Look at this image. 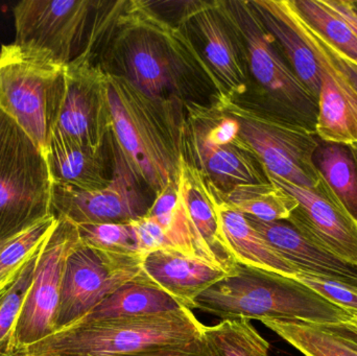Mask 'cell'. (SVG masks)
<instances>
[{
  "label": "cell",
  "instance_id": "6da1fadb",
  "mask_svg": "<svg viewBox=\"0 0 357 356\" xmlns=\"http://www.w3.org/2000/svg\"><path fill=\"white\" fill-rule=\"evenodd\" d=\"M90 61L157 100L211 104L203 102L206 91L227 95L184 25L172 23L151 1L121 0Z\"/></svg>",
  "mask_w": 357,
  "mask_h": 356
},
{
  "label": "cell",
  "instance_id": "7a4b0ae2",
  "mask_svg": "<svg viewBox=\"0 0 357 356\" xmlns=\"http://www.w3.org/2000/svg\"><path fill=\"white\" fill-rule=\"evenodd\" d=\"M108 100L113 135L146 187L157 194L177 182L186 153L185 105L150 98L113 75H108Z\"/></svg>",
  "mask_w": 357,
  "mask_h": 356
},
{
  "label": "cell",
  "instance_id": "3957f363",
  "mask_svg": "<svg viewBox=\"0 0 357 356\" xmlns=\"http://www.w3.org/2000/svg\"><path fill=\"white\" fill-rule=\"evenodd\" d=\"M195 309L220 319L281 320L337 323L357 319L295 278L237 263L227 276L202 293Z\"/></svg>",
  "mask_w": 357,
  "mask_h": 356
},
{
  "label": "cell",
  "instance_id": "277c9868",
  "mask_svg": "<svg viewBox=\"0 0 357 356\" xmlns=\"http://www.w3.org/2000/svg\"><path fill=\"white\" fill-rule=\"evenodd\" d=\"M205 325L189 309L146 317L73 324L16 356H125L202 336Z\"/></svg>",
  "mask_w": 357,
  "mask_h": 356
},
{
  "label": "cell",
  "instance_id": "5b68a950",
  "mask_svg": "<svg viewBox=\"0 0 357 356\" xmlns=\"http://www.w3.org/2000/svg\"><path fill=\"white\" fill-rule=\"evenodd\" d=\"M112 1L24 0L14 8V45L52 64L67 67L89 54Z\"/></svg>",
  "mask_w": 357,
  "mask_h": 356
},
{
  "label": "cell",
  "instance_id": "8992f818",
  "mask_svg": "<svg viewBox=\"0 0 357 356\" xmlns=\"http://www.w3.org/2000/svg\"><path fill=\"white\" fill-rule=\"evenodd\" d=\"M245 43L254 104L271 114L316 132L318 98L302 84L250 0L225 1Z\"/></svg>",
  "mask_w": 357,
  "mask_h": 356
},
{
  "label": "cell",
  "instance_id": "52a82bcc",
  "mask_svg": "<svg viewBox=\"0 0 357 356\" xmlns=\"http://www.w3.org/2000/svg\"><path fill=\"white\" fill-rule=\"evenodd\" d=\"M64 67L19 49L0 50V109L45 156L64 100Z\"/></svg>",
  "mask_w": 357,
  "mask_h": 356
},
{
  "label": "cell",
  "instance_id": "ba28073f",
  "mask_svg": "<svg viewBox=\"0 0 357 356\" xmlns=\"http://www.w3.org/2000/svg\"><path fill=\"white\" fill-rule=\"evenodd\" d=\"M214 104L239 123V136L266 175L317 189L322 179L314 164L320 144L316 132L287 123L254 102L218 96Z\"/></svg>",
  "mask_w": 357,
  "mask_h": 356
},
{
  "label": "cell",
  "instance_id": "9c48e42d",
  "mask_svg": "<svg viewBox=\"0 0 357 356\" xmlns=\"http://www.w3.org/2000/svg\"><path fill=\"white\" fill-rule=\"evenodd\" d=\"M52 186L43 153L8 116L0 141V242L54 215Z\"/></svg>",
  "mask_w": 357,
  "mask_h": 356
},
{
  "label": "cell",
  "instance_id": "30bf717a",
  "mask_svg": "<svg viewBox=\"0 0 357 356\" xmlns=\"http://www.w3.org/2000/svg\"><path fill=\"white\" fill-rule=\"evenodd\" d=\"M112 160V176L100 189L81 190L52 183V213L75 225L130 223L148 213L152 203L146 194V184L121 150L111 132L108 137Z\"/></svg>",
  "mask_w": 357,
  "mask_h": 356
},
{
  "label": "cell",
  "instance_id": "8fae6325",
  "mask_svg": "<svg viewBox=\"0 0 357 356\" xmlns=\"http://www.w3.org/2000/svg\"><path fill=\"white\" fill-rule=\"evenodd\" d=\"M146 255L107 252L79 245L67 257L56 330L85 317L113 293L135 279Z\"/></svg>",
  "mask_w": 357,
  "mask_h": 356
},
{
  "label": "cell",
  "instance_id": "7c38bea8",
  "mask_svg": "<svg viewBox=\"0 0 357 356\" xmlns=\"http://www.w3.org/2000/svg\"><path fill=\"white\" fill-rule=\"evenodd\" d=\"M177 23L184 25L225 93L243 95L252 84L247 47L225 1H185Z\"/></svg>",
  "mask_w": 357,
  "mask_h": 356
},
{
  "label": "cell",
  "instance_id": "4fadbf2b",
  "mask_svg": "<svg viewBox=\"0 0 357 356\" xmlns=\"http://www.w3.org/2000/svg\"><path fill=\"white\" fill-rule=\"evenodd\" d=\"M79 245L77 225L56 217V227L42 246L35 278L17 322L16 355L56 332L65 263Z\"/></svg>",
  "mask_w": 357,
  "mask_h": 356
},
{
  "label": "cell",
  "instance_id": "5bb4252c",
  "mask_svg": "<svg viewBox=\"0 0 357 356\" xmlns=\"http://www.w3.org/2000/svg\"><path fill=\"white\" fill-rule=\"evenodd\" d=\"M65 79L66 89L56 129L83 146H104L112 132L108 75L83 58L65 67Z\"/></svg>",
  "mask_w": 357,
  "mask_h": 356
},
{
  "label": "cell",
  "instance_id": "9a60e30c",
  "mask_svg": "<svg viewBox=\"0 0 357 356\" xmlns=\"http://www.w3.org/2000/svg\"><path fill=\"white\" fill-rule=\"evenodd\" d=\"M298 203L289 223L321 248L357 265V223L340 206L324 182L317 189L266 175Z\"/></svg>",
  "mask_w": 357,
  "mask_h": 356
},
{
  "label": "cell",
  "instance_id": "2e32d148",
  "mask_svg": "<svg viewBox=\"0 0 357 356\" xmlns=\"http://www.w3.org/2000/svg\"><path fill=\"white\" fill-rule=\"evenodd\" d=\"M289 4L296 26L312 47L322 69L318 96L317 136L324 142L357 146L356 89L333 62L319 33L302 18L291 0H289Z\"/></svg>",
  "mask_w": 357,
  "mask_h": 356
},
{
  "label": "cell",
  "instance_id": "e0dca14e",
  "mask_svg": "<svg viewBox=\"0 0 357 356\" xmlns=\"http://www.w3.org/2000/svg\"><path fill=\"white\" fill-rule=\"evenodd\" d=\"M140 275L169 295L182 309L192 311L197 297L228 274L175 249H161L144 256Z\"/></svg>",
  "mask_w": 357,
  "mask_h": 356
},
{
  "label": "cell",
  "instance_id": "ac0fdd59",
  "mask_svg": "<svg viewBox=\"0 0 357 356\" xmlns=\"http://www.w3.org/2000/svg\"><path fill=\"white\" fill-rule=\"evenodd\" d=\"M185 158L224 194L241 184L268 181L259 161L243 140L228 146H214L206 141L187 121Z\"/></svg>",
  "mask_w": 357,
  "mask_h": 356
},
{
  "label": "cell",
  "instance_id": "d6986e66",
  "mask_svg": "<svg viewBox=\"0 0 357 356\" xmlns=\"http://www.w3.org/2000/svg\"><path fill=\"white\" fill-rule=\"evenodd\" d=\"M247 219L299 273L335 278L357 286V265L321 248L289 222H262L251 217Z\"/></svg>",
  "mask_w": 357,
  "mask_h": 356
},
{
  "label": "cell",
  "instance_id": "ffe728a7",
  "mask_svg": "<svg viewBox=\"0 0 357 356\" xmlns=\"http://www.w3.org/2000/svg\"><path fill=\"white\" fill-rule=\"evenodd\" d=\"M52 183L81 190H96L108 185L112 171L108 141L100 148L83 146L69 139L58 129L52 131L45 154Z\"/></svg>",
  "mask_w": 357,
  "mask_h": 356
},
{
  "label": "cell",
  "instance_id": "44dd1931",
  "mask_svg": "<svg viewBox=\"0 0 357 356\" xmlns=\"http://www.w3.org/2000/svg\"><path fill=\"white\" fill-rule=\"evenodd\" d=\"M178 186L191 219L218 267L232 275L237 263L229 250L218 211V188L185 156L181 159Z\"/></svg>",
  "mask_w": 357,
  "mask_h": 356
},
{
  "label": "cell",
  "instance_id": "7402d4cb",
  "mask_svg": "<svg viewBox=\"0 0 357 356\" xmlns=\"http://www.w3.org/2000/svg\"><path fill=\"white\" fill-rule=\"evenodd\" d=\"M251 3L276 40L294 73L318 98L322 69L312 47L296 26L289 0H252Z\"/></svg>",
  "mask_w": 357,
  "mask_h": 356
},
{
  "label": "cell",
  "instance_id": "603a6c76",
  "mask_svg": "<svg viewBox=\"0 0 357 356\" xmlns=\"http://www.w3.org/2000/svg\"><path fill=\"white\" fill-rule=\"evenodd\" d=\"M218 211L222 236L236 263L295 278L299 272L285 261L248 221L218 192Z\"/></svg>",
  "mask_w": 357,
  "mask_h": 356
},
{
  "label": "cell",
  "instance_id": "cb8c5ba5",
  "mask_svg": "<svg viewBox=\"0 0 357 356\" xmlns=\"http://www.w3.org/2000/svg\"><path fill=\"white\" fill-rule=\"evenodd\" d=\"M261 322L304 356H357V323L354 322Z\"/></svg>",
  "mask_w": 357,
  "mask_h": 356
},
{
  "label": "cell",
  "instance_id": "d4e9b609",
  "mask_svg": "<svg viewBox=\"0 0 357 356\" xmlns=\"http://www.w3.org/2000/svg\"><path fill=\"white\" fill-rule=\"evenodd\" d=\"M146 215L162 227L172 249L220 268L191 219L178 181L155 194Z\"/></svg>",
  "mask_w": 357,
  "mask_h": 356
},
{
  "label": "cell",
  "instance_id": "484cf974",
  "mask_svg": "<svg viewBox=\"0 0 357 356\" xmlns=\"http://www.w3.org/2000/svg\"><path fill=\"white\" fill-rule=\"evenodd\" d=\"M180 309L182 307L169 295L144 279L139 274L135 279L121 286L85 317L73 324L146 317Z\"/></svg>",
  "mask_w": 357,
  "mask_h": 356
},
{
  "label": "cell",
  "instance_id": "4316f807",
  "mask_svg": "<svg viewBox=\"0 0 357 356\" xmlns=\"http://www.w3.org/2000/svg\"><path fill=\"white\" fill-rule=\"evenodd\" d=\"M314 164L340 206L357 223V148L320 140Z\"/></svg>",
  "mask_w": 357,
  "mask_h": 356
},
{
  "label": "cell",
  "instance_id": "83f0119b",
  "mask_svg": "<svg viewBox=\"0 0 357 356\" xmlns=\"http://www.w3.org/2000/svg\"><path fill=\"white\" fill-rule=\"evenodd\" d=\"M222 196L233 208L262 222L289 221L298 207L291 194L271 181L241 184Z\"/></svg>",
  "mask_w": 357,
  "mask_h": 356
},
{
  "label": "cell",
  "instance_id": "f1b7e54d",
  "mask_svg": "<svg viewBox=\"0 0 357 356\" xmlns=\"http://www.w3.org/2000/svg\"><path fill=\"white\" fill-rule=\"evenodd\" d=\"M202 339L210 356H268L270 343L245 318L225 319L206 326Z\"/></svg>",
  "mask_w": 357,
  "mask_h": 356
},
{
  "label": "cell",
  "instance_id": "f546056e",
  "mask_svg": "<svg viewBox=\"0 0 357 356\" xmlns=\"http://www.w3.org/2000/svg\"><path fill=\"white\" fill-rule=\"evenodd\" d=\"M302 18L331 46L357 64V37L343 18L322 0H291Z\"/></svg>",
  "mask_w": 357,
  "mask_h": 356
},
{
  "label": "cell",
  "instance_id": "4dcf8cb0",
  "mask_svg": "<svg viewBox=\"0 0 357 356\" xmlns=\"http://www.w3.org/2000/svg\"><path fill=\"white\" fill-rule=\"evenodd\" d=\"M42 246L27 261L15 281L0 294V353L4 355H16L15 330L35 278Z\"/></svg>",
  "mask_w": 357,
  "mask_h": 356
},
{
  "label": "cell",
  "instance_id": "1f68e13d",
  "mask_svg": "<svg viewBox=\"0 0 357 356\" xmlns=\"http://www.w3.org/2000/svg\"><path fill=\"white\" fill-rule=\"evenodd\" d=\"M77 227L82 245L84 246L107 252L144 254L131 222L84 224L77 225Z\"/></svg>",
  "mask_w": 357,
  "mask_h": 356
},
{
  "label": "cell",
  "instance_id": "d6a6232c",
  "mask_svg": "<svg viewBox=\"0 0 357 356\" xmlns=\"http://www.w3.org/2000/svg\"><path fill=\"white\" fill-rule=\"evenodd\" d=\"M295 279L357 319V286L335 278L298 273Z\"/></svg>",
  "mask_w": 357,
  "mask_h": 356
},
{
  "label": "cell",
  "instance_id": "836d02e7",
  "mask_svg": "<svg viewBox=\"0 0 357 356\" xmlns=\"http://www.w3.org/2000/svg\"><path fill=\"white\" fill-rule=\"evenodd\" d=\"M139 240L140 249L144 254L161 250L172 249L162 227L149 215L139 217L131 222Z\"/></svg>",
  "mask_w": 357,
  "mask_h": 356
},
{
  "label": "cell",
  "instance_id": "e575fe53",
  "mask_svg": "<svg viewBox=\"0 0 357 356\" xmlns=\"http://www.w3.org/2000/svg\"><path fill=\"white\" fill-rule=\"evenodd\" d=\"M125 356H210L202 336L180 344L167 345Z\"/></svg>",
  "mask_w": 357,
  "mask_h": 356
},
{
  "label": "cell",
  "instance_id": "d590c367",
  "mask_svg": "<svg viewBox=\"0 0 357 356\" xmlns=\"http://www.w3.org/2000/svg\"><path fill=\"white\" fill-rule=\"evenodd\" d=\"M320 36V35H319ZM321 40H322L323 45H324L325 49L328 52L331 58L333 59V62L335 63L337 67H339L340 70L346 75L348 79H349L350 83L352 84L354 88H356L357 91V64L354 61L348 59L347 56L342 54L341 52H337L333 46H331L326 40L323 39L321 37Z\"/></svg>",
  "mask_w": 357,
  "mask_h": 356
},
{
  "label": "cell",
  "instance_id": "8d00e7d4",
  "mask_svg": "<svg viewBox=\"0 0 357 356\" xmlns=\"http://www.w3.org/2000/svg\"><path fill=\"white\" fill-rule=\"evenodd\" d=\"M323 3L348 23L357 37V14L351 0H322Z\"/></svg>",
  "mask_w": 357,
  "mask_h": 356
},
{
  "label": "cell",
  "instance_id": "74e56055",
  "mask_svg": "<svg viewBox=\"0 0 357 356\" xmlns=\"http://www.w3.org/2000/svg\"><path fill=\"white\" fill-rule=\"evenodd\" d=\"M8 116L0 109V141H1L2 136H3L4 131L8 125Z\"/></svg>",
  "mask_w": 357,
  "mask_h": 356
},
{
  "label": "cell",
  "instance_id": "f35d334b",
  "mask_svg": "<svg viewBox=\"0 0 357 356\" xmlns=\"http://www.w3.org/2000/svg\"><path fill=\"white\" fill-rule=\"evenodd\" d=\"M352 6H354V10L357 14V0H351Z\"/></svg>",
  "mask_w": 357,
  "mask_h": 356
},
{
  "label": "cell",
  "instance_id": "ab89813d",
  "mask_svg": "<svg viewBox=\"0 0 357 356\" xmlns=\"http://www.w3.org/2000/svg\"><path fill=\"white\" fill-rule=\"evenodd\" d=\"M12 240H13V238H12ZM10 240H6V242H0V250H1V249L3 248V247L6 246V245L8 244V242H10Z\"/></svg>",
  "mask_w": 357,
  "mask_h": 356
},
{
  "label": "cell",
  "instance_id": "60d3db41",
  "mask_svg": "<svg viewBox=\"0 0 357 356\" xmlns=\"http://www.w3.org/2000/svg\"><path fill=\"white\" fill-rule=\"evenodd\" d=\"M0 356H16V355H4V353H0Z\"/></svg>",
  "mask_w": 357,
  "mask_h": 356
}]
</instances>
